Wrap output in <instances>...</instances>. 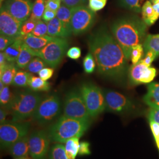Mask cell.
I'll list each match as a JSON object with an SVG mask.
<instances>
[{"mask_svg": "<svg viewBox=\"0 0 159 159\" xmlns=\"http://www.w3.org/2000/svg\"><path fill=\"white\" fill-rule=\"evenodd\" d=\"M90 144L87 142H82L80 143L79 155L80 156H87L91 154Z\"/></svg>", "mask_w": 159, "mask_h": 159, "instance_id": "cell-46", "label": "cell"}, {"mask_svg": "<svg viewBox=\"0 0 159 159\" xmlns=\"http://www.w3.org/2000/svg\"><path fill=\"white\" fill-rule=\"evenodd\" d=\"M35 56L34 52L32 49L23 43L20 54L18 57L16 64L18 68L24 69L27 67L30 62L34 58Z\"/></svg>", "mask_w": 159, "mask_h": 159, "instance_id": "cell-22", "label": "cell"}, {"mask_svg": "<svg viewBox=\"0 0 159 159\" xmlns=\"http://www.w3.org/2000/svg\"><path fill=\"white\" fill-rule=\"evenodd\" d=\"M46 66H47V64L40 57H35L30 62L24 69L25 71L30 72V73L39 74L40 71L45 68Z\"/></svg>", "mask_w": 159, "mask_h": 159, "instance_id": "cell-31", "label": "cell"}, {"mask_svg": "<svg viewBox=\"0 0 159 159\" xmlns=\"http://www.w3.org/2000/svg\"><path fill=\"white\" fill-rule=\"evenodd\" d=\"M7 150L14 159L29 157L30 156L29 136L24 137L14 143Z\"/></svg>", "mask_w": 159, "mask_h": 159, "instance_id": "cell-16", "label": "cell"}, {"mask_svg": "<svg viewBox=\"0 0 159 159\" xmlns=\"http://www.w3.org/2000/svg\"><path fill=\"white\" fill-rule=\"evenodd\" d=\"M43 97L38 92L27 89L14 94L8 111L12 121H24L33 117Z\"/></svg>", "mask_w": 159, "mask_h": 159, "instance_id": "cell-4", "label": "cell"}, {"mask_svg": "<svg viewBox=\"0 0 159 159\" xmlns=\"http://www.w3.org/2000/svg\"><path fill=\"white\" fill-rule=\"evenodd\" d=\"M18 67L16 63H8L6 67L0 71V80L5 85H11L14 78L17 74Z\"/></svg>", "mask_w": 159, "mask_h": 159, "instance_id": "cell-24", "label": "cell"}, {"mask_svg": "<svg viewBox=\"0 0 159 159\" xmlns=\"http://www.w3.org/2000/svg\"><path fill=\"white\" fill-rule=\"evenodd\" d=\"M47 23L44 20H40L37 21L32 34L39 37L45 36L47 34Z\"/></svg>", "mask_w": 159, "mask_h": 159, "instance_id": "cell-36", "label": "cell"}, {"mask_svg": "<svg viewBox=\"0 0 159 159\" xmlns=\"http://www.w3.org/2000/svg\"><path fill=\"white\" fill-rule=\"evenodd\" d=\"M144 52L143 44H138L132 48L130 53V60L133 64L139 63L142 60Z\"/></svg>", "mask_w": 159, "mask_h": 159, "instance_id": "cell-35", "label": "cell"}, {"mask_svg": "<svg viewBox=\"0 0 159 159\" xmlns=\"http://www.w3.org/2000/svg\"><path fill=\"white\" fill-rule=\"evenodd\" d=\"M14 95L12 93L8 85H5L4 89L0 91V104L1 107L8 109L13 99Z\"/></svg>", "mask_w": 159, "mask_h": 159, "instance_id": "cell-33", "label": "cell"}, {"mask_svg": "<svg viewBox=\"0 0 159 159\" xmlns=\"http://www.w3.org/2000/svg\"><path fill=\"white\" fill-rule=\"evenodd\" d=\"M143 102L150 108H159V83H153L148 85Z\"/></svg>", "mask_w": 159, "mask_h": 159, "instance_id": "cell-19", "label": "cell"}, {"mask_svg": "<svg viewBox=\"0 0 159 159\" xmlns=\"http://www.w3.org/2000/svg\"><path fill=\"white\" fill-rule=\"evenodd\" d=\"M29 137L30 156L33 159H48L51 143L47 130L32 131Z\"/></svg>", "mask_w": 159, "mask_h": 159, "instance_id": "cell-12", "label": "cell"}, {"mask_svg": "<svg viewBox=\"0 0 159 159\" xmlns=\"http://www.w3.org/2000/svg\"><path fill=\"white\" fill-rule=\"evenodd\" d=\"M107 1V0H89V8L94 12L98 11L104 8Z\"/></svg>", "mask_w": 159, "mask_h": 159, "instance_id": "cell-38", "label": "cell"}, {"mask_svg": "<svg viewBox=\"0 0 159 159\" xmlns=\"http://www.w3.org/2000/svg\"><path fill=\"white\" fill-rule=\"evenodd\" d=\"M31 75V73L27 71H18L11 85L18 87H29V80Z\"/></svg>", "mask_w": 159, "mask_h": 159, "instance_id": "cell-28", "label": "cell"}, {"mask_svg": "<svg viewBox=\"0 0 159 159\" xmlns=\"http://www.w3.org/2000/svg\"><path fill=\"white\" fill-rule=\"evenodd\" d=\"M37 21L29 18L24 23H23L21 28V35L24 36L32 33L33 31Z\"/></svg>", "mask_w": 159, "mask_h": 159, "instance_id": "cell-37", "label": "cell"}, {"mask_svg": "<svg viewBox=\"0 0 159 159\" xmlns=\"http://www.w3.org/2000/svg\"><path fill=\"white\" fill-rule=\"evenodd\" d=\"M33 159L30 158L29 157H22V158H18V159Z\"/></svg>", "mask_w": 159, "mask_h": 159, "instance_id": "cell-52", "label": "cell"}, {"mask_svg": "<svg viewBox=\"0 0 159 159\" xmlns=\"http://www.w3.org/2000/svg\"><path fill=\"white\" fill-rule=\"evenodd\" d=\"M95 12L85 6L74 8L71 20L72 34L79 35L89 31L94 25Z\"/></svg>", "mask_w": 159, "mask_h": 159, "instance_id": "cell-11", "label": "cell"}, {"mask_svg": "<svg viewBox=\"0 0 159 159\" xmlns=\"http://www.w3.org/2000/svg\"><path fill=\"white\" fill-rule=\"evenodd\" d=\"M153 6L154 10L156 13V15L157 17H159V3H156V4H153Z\"/></svg>", "mask_w": 159, "mask_h": 159, "instance_id": "cell-50", "label": "cell"}, {"mask_svg": "<svg viewBox=\"0 0 159 159\" xmlns=\"http://www.w3.org/2000/svg\"><path fill=\"white\" fill-rule=\"evenodd\" d=\"M9 112L6 108L1 107L0 109V124L2 125L7 122V117Z\"/></svg>", "mask_w": 159, "mask_h": 159, "instance_id": "cell-49", "label": "cell"}, {"mask_svg": "<svg viewBox=\"0 0 159 159\" xmlns=\"http://www.w3.org/2000/svg\"><path fill=\"white\" fill-rule=\"evenodd\" d=\"M23 43L22 36L21 35L17 38L11 45L7 47L5 51H3L6 55L7 60L9 63H16Z\"/></svg>", "mask_w": 159, "mask_h": 159, "instance_id": "cell-21", "label": "cell"}, {"mask_svg": "<svg viewBox=\"0 0 159 159\" xmlns=\"http://www.w3.org/2000/svg\"><path fill=\"white\" fill-rule=\"evenodd\" d=\"M17 40V39H14L10 37L6 36L5 35L1 34L0 35V51L1 52L6 50V48Z\"/></svg>", "mask_w": 159, "mask_h": 159, "instance_id": "cell-39", "label": "cell"}, {"mask_svg": "<svg viewBox=\"0 0 159 159\" xmlns=\"http://www.w3.org/2000/svg\"><path fill=\"white\" fill-rule=\"evenodd\" d=\"M151 2H152V4L159 3V0H151Z\"/></svg>", "mask_w": 159, "mask_h": 159, "instance_id": "cell-51", "label": "cell"}, {"mask_svg": "<svg viewBox=\"0 0 159 159\" xmlns=\"http://www.w3.org/2000/svg\"><path fill=\"white\" fill-rule=\"evenodd\" d=\"M22 23L12 17L3 7L0 12V33L1 34L17 39L21 36Z\"/></svg>", "mask_w": 159, "mask_h": 159, "instance_id": "cell-15", "label": "cell"}, {"mask_svg": "<svg viewBox=\"0 0 159 159\" xmlns=\"http://www.w3.org/2000/svg\"><path fill=\"white\" fill-rule=\"evenodd\" d=\"M68 46L67 39L54 38L40 50H33L35 57H40L47 66L54 68L63 60Z\"/></svg>", "mask_w": 159, "mask_h": 159, "instance_id": "cell-7", "label": "cell"}, {"mask_svg": "<svg viewBox=\"0 0 159 159\" xmlns=\"http://www.w3.org/2000/svg\"><path fill=\"white\" fill-rule=\"evenodd\" d=\"M142 20L148 26H151L159 18L156 15L152 2L148 0L143 4L142 8Z\"/></svg>", "mask_w": 159, "mask_h": 159, "instance_id": "cell-23", "label": "cell"}, {"mask_svg": "<svg viewBox=\"0 0 159 159\" xmlns=\"http://www.w3.org/2000/svg\"><path fill=\"white\" fill-rule=\"evenodd\" d=\"M149 124L156 146L159 152V124L154 122H149Z\"/></svg>", "mask_w": 159, "mask_h": 159, "instance_id": "cell-43", "label": "cell"}, {"mask_svg": "<svg viewBox=\"0 0 159 159\" xmlns=\"http://www.w3.org/2000/svg\"><path fill=\"white\" fill-rule=\"evenodd\" d=\"M63 4L70 8H75L80 6H85L87 0H61Z\"/></svg>", "mask_w": 159, "mask_h": 159, "instance_id": "cell-45", "label": "cell"}, {"mask_svg": "<svg viewBox=\"0 0 159 159\" xmlns=\"http://www.w3.org/2000/svg\"><path fill=\"white\" fill-rule=\"evenodd\" d=\"M157 58L155 52L153 51H148L145 52L144 57L142 58L140 61L148 66H151L154 60Z\"/></svg>", "mask_w": 159, "mask_h": 159, "instance_id": "cell-41", "label": "cell"}, {"mask_svg": "<svg viewBox=\"0 0 159 159\" xmlns=\"http://www.w3.org/2000/svg\"><path fill=\"white\" fill-rule=\"evenodd\" d=\"M149 122H154L159 124V108H150L148 113Z\"/></svg>", "mask_w": 159, "mask_h": 159, "instance_id": "cell-40", "label": "cell"}, {"mask_svg": "<svg viewBox=\"0 0 159 159\" xmlns=\"http://www.w3.org/2000/svg\"><path fill=\"white\" fill-rule=\"evenodd\" d=\"M88 45L99 74L114 80L125 76L128 70V60L121 46L106 27H100L89 36Z\"/></svg>", "mask_w": 159, "mask_h": 159, "instance_id": "cell-1", "label": "cell"}, {"mask_svg": "<svg viewBox=\"0 0 159 159\" xmlns=\"http://www.w3.org/2000/svg\"><path fill=\"white\" fill-rule=\"evenodd\" d=\"M91 119H96L106 109L104 91L91 82L82 83L79 87Z\"/></svg>", "mask_w": 159, "mask_h": 159, "instance_id": "cell-6", "label": "cell"}, {"mask_svg": "<svg viewBox=\"0 0 159 159\" xmlns=\"http://www.w3.org/2000/svg\"><path fill=\"white\" fill-rule=\"evenodd\" d=\"M54 69L51 67H45L42 69L39 73V75L41 79L47 81L50 79L54 74Z\"/></svg>", "mask_w": 159, "mask_h": 159, "instance_id": "cell-44", "label": "cell"}, {"mask_svg": "<svg viewBox=\"0 0 159 159\" xmlns=\"http://www.w3.org/2000/svg\"><path fill=\"white\" fill-rule=\"evenodd\" d=\"M63 115L75 119L91 122L92 119L79 88L72 89L66 93L63 104Z\"/></svg>", "mask_w": 159, "mask_h": 159, "instance_id": "cell-8", "label": "cell"}, {"mask_svg": "<svg viewBox=\"0 0 159 159\" xmlns=\"http://www.w3.org/2000/svg\"><path fill=\"white\" fill-rule=\"evenodd\" d=\"M61 0H45L46 8L57 12L61 7Z\"/></svg>", "mask_w": 159, "mask_h": 159, "instance_id": "cell-47", "label": "cell"}, {"mask_svg": "<svg viewBox=\"0 0 159 159\" xmlns=\"http://www.w3.org/2000/svg\"><path fill=\"white\" fill-rule=\"evenodd\" d=\"M74 10V8H70L63 4L58 10L56 15V17L63 24V26L71 34H72L71 28V20Z\"/></svg>", "mask_w": 159, "mask_h": 159, "instance_id": "cell-20", "label": "cell"}, {"mask_svg": "<svg viewBox=\"0 0 159 159\" xmlns=\"http://www.w3.org/2000/svg\"><path fill=\"white\" fill-rule=\"evenodd\" d=\"M48 159H73L66 151L62 143H56L52 146L48 154Z\"/></svg>", "mask_w": 159, "mask_h": 159, "instance_id": "cell-27", "label": "cell"}, {"mask_svg": "<svg viewBox=\"0 0 159 159\" xmlns=\"http://www.w3.org/2000/svg\"><path fill=\"white\" fill-rule=\"evenodd\" d=\"M146 1L148 0H119V2L123 7L137 13H140L142 12L143 6Z\"/></svg>", "mask_w": 159, "mask_h": 159, "instance_id": "cell-30", "label": "cell"}, {"mask_svg": "<svg viewBox=\"0 0 159 159\" xmlns=\"http://www.w3.org/2000/svg\"><path fill=\"white\" fill-rule=\"evenodd\" d=\"M106 100V110L109 112L126 115L132 113L136 108L134 102L128 97L111 90H103Z\"/></svg>", "mask_w": 159, "mask_h": 159, "instance_id": "cell-10", "label": "cell"}, {"mask_svg": "<svg viewBox=\"0 0 159 159\" xmlns=\"http://www.w3.org/2000/svg\"><path fill=\"white\" fill-rule=\"evenodd\" d=\"M83 67L87 74L93 73L96 69V63L93 54L90 51L83 59Z\"/></svg>", "mask_w": 159, "mask_h": 159, "instance_id": "cell-34", "label": "cell"}, {"mask_svg": "<svg viewBox=\"0 0 159 159\" xmlns=\"http://www.w3.org/2000/svg\"><path fill=\"white\" fill-rule=\"evenodd\" d=\"M54 38V37H51L47 35L45 36L39 37L34 35L32 33L22 36L24 43L31 49L35 51H39L42 49Z\"/></svg>", "mask_w": 159, "mask_h": 159, "instance_id": "cell-17", "label": "cell"}, {"mask_svg": "<svg viewBox=\"0 0 159 159\" xmlns=\"http://www.w3.org/2000/svg\"><path fill=\"white\" fill-rule=\"evenodd\" d=\"M156 73V68L148 66L140 61L131 66L129 70V78L133 85L148 84L154 79Z\"/></svg>", "mask_w": 159, "mask_h": 159, "instance_id": "cell-13", "label": "cell"}, {"mask_svg": "<svg viewBox=\"0 0 159 159\" xmlns=\"http://www.w3.org/2000/svg\"><path fill=\"white\" fill-rule=\"evenodd\" d=\"M33 5L31 0H6L1 7L23 24L31 16Z\"/></svg>", "mask_w": 159, "mask_h": 159, "instance_id": "cell-14", "label": "cell"}, {"mask_svg": "<svg viewBox=\"0 0 159 159\" xmlns=\"http://www.w3.org/2000/svg\"><path fill=\"white\" fill-rule=\"evenodd\" d=\"M144 52L148 51H153L159 56V34H148L143 44Z\"/></svg>", "mask_w": 159, "mask_h": 159, "instance_id": "cell-25", "label": "cell"}, {"mask_svg": "<svg viewBox=\"0 0 159 159\" xmlns=\"http://www.w3.org/2000/svg\"><path fill=\"white\" fill-rule=\"evenodd\" d=\"M67 56L70 59L76 60L80 58L81 56V50L78 47H73L69 48L67 51Z\"/></svg>", "mask_w": 159, "mask_h": 159, "instance_id": "cell-42", "label": "cell"}, {"mask_svg": "<svg viewBox=\"0 0 159 159\" xmlns=\"http://www.w3.org/2000/svg\"><path fill=\"white\" fill-rule=\"evenodd\" d=\"M148 25L136 16L121 18L111 26V33L122 48L127 60H130L132 48L143 44L146 37Z\"/></svg>", "mask_w": 159, "mask_h": 159, "instance_id": "cell-2", "label": "cell"}, {"mask_svg": "<svg viewBox=\"0 0 159 159\" xmlns=\"http://www.w3.org/2000/svg\"><path fill=\"white\" fill-rule=\"evenodd\" d=\"M2 1H3V0H1V4L2 3Z\"/></svg>", "mask_w": 159, "mask_h": 159, "instance_id": "cell-53", "label": "cell"}, {"mask_svg": "<svg viewBox=\"0 0 159 159\" xmlns=\"http://www.w3.org/2000/svg\"><path fill=\"white\" fill-rule=\"evenodd\" d=\"M57 12L54 11L53 10H51L50 9L46 8L45 11L44 12L43 16L42 17L43 20L46 21L47 23L50 21L53 18L56 17Z\"/></svg>", "mask_w": 159, "mask_h": 159, "instance_id": "cell-48", "label": "cell"}, {"mask_svg": "<svg viewBox=\"0 0 159 159\" xmlns=\"http://www.w3.org/2000/svg\"><path fill=\"white\" fill-rule=\"evenodd\" d=\"M61 111L60 97L57 93H52L42 98L32 118L41 127H48L57 120Z\"/></svg>", "mask_w": 159, "mask_h": 159, "instance_id": "cell-5", "label": "cell"}, {"mask_svg": "<svg viewBox=\"0 0 159 159\" xmlns=\"http://www.w3.org/2000/svg\"><path fill=\"white\" fill-rule=\"evenodd\" d=\"M79 137H74L68 140L65 143L64 148L66 152L73 159H75L79 155L80 142Z\"/></svg>", "mask_w": 159, "mask_h": 159, "instance_id": "cell-29", "label": "cell"}, {"mask_svg": "<svg viewBox=\"0 0 159 159\" xmlns=\"http://www.w3.org/2000/svg\"><path fill=\"white\" fill-rule=\"evenodd\" d=\"M29 87L32 90L36 92L49 91L51 89L50 83L41 79L40 77L31 75L29 80Z\"/></svg>", "mask_w": 159, "mask_h": 159, "instance_id": "cell-26", "label": "cell"}, {"mask_svg": "<svg viewBox=\"0 0 159 159\" xmlns=\"http://www.w3.org/2000/svg\"><path fill=\"white\" fill-rule=\"evenodd\" d=\"M91 125V122L60 116L47 127V133L51 143H65L68 140L83 136Z\"/></svg>", "mask_w": 159, "mask_h": 159, "instance_id": "cell-3", "label": "cell"}, {"mask_svg": "<svg viewBox=\"0 0 159 159\" xmlns=\"http://www.w3.org/2000/svg\"><path fill=\"white\" fill-rule=\"evenodd\" d=\"M30 123L24 121H7L0 125V146L2 150L10 146L24 137L29 136Z\"/></svg>", "mask_w": 159, "mask_h": 159, "instance_id": "cell-9", "label": "cell"}, {"mask_svg": "<svg viewBox=\"0 0 159 159\" xmlns=\"http://www.w3.org/2000/svg\"><path fill=\"white\" fill-rule=\"evenodd\" d=\"M47 26V35L51 37L67 39L72 35L63 26V24L57 17L48 22Z\"/></svg>", "mask_w": 159, "mask_h": 159, "instance_id": "cell-18", "label": "cell"}, {"mask_svg": "<svg viewBox=\"0 0 159 159\" xmlns=\"http://www.w3.org/2000/svg\"><path fill=\"white\" fill-rule=\"evenodd\" d=\"M45 9V0H35L30 18L37 21L40 20L43 17Z\"/></svg>", "mask_w": 159, "mask_h": 159, "instance_id": "cell-32", "label": "cell"}]
</instances>
